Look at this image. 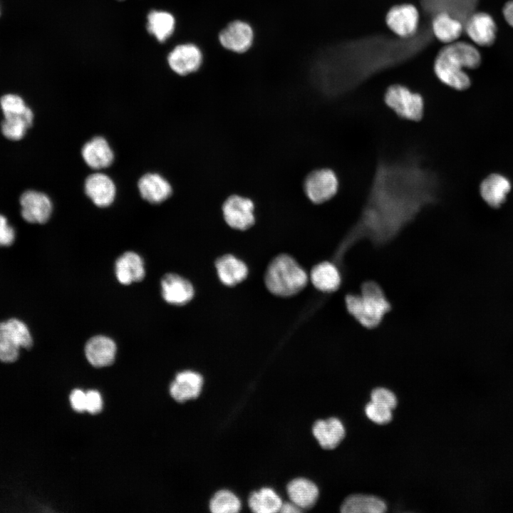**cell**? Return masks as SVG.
<instances>
[{
  "mask_svg": "<svg viewBox=\"0 0 513 513\" xmlns=\"http://www.w3.org/2000/svg\"><path fill=\"white\" fill-rule=\"evenodd\" d=\"M439 195V177L419 153L381 157L358 219L342 242L340 254L362 239L376 244L389 242L424 209L437 203Z\"/></svg>",
  "mask_w": 513,
  "mask_h": 513,
  "instance_id": "6da1fadb",
  "label": "cell"
},
{
  "mask_svg": "<svg viewBox=\"0 0 513 513\" xmlns=\"http://www.w3.org/2000/svg\"><path fill=\"white\" fill-rule=\"evenodd\" d=\"M481 63V56L472 45L464 41H454L442 48L434 63V72L445 85L455 90L467 89L470 78L463 68H476Z\"/></svg>",
  "mask_w": 513,
  "mask_h": 513,
  "instance_id": "7a4b0ae2",
  "label": "cell"
},
{
  "mask_svg": "<svg viewBox=\"0 0 513 513\" xmlns=\"http://www.w3.org/2000/svg\"><path fill=\"white\" fill-rule=\"evenodd\" d=\"M346 304L348 311L367 328L378 326L383 316L390 309V305L383 291L372 281L363 284L361 294L348 295Z\"/></svg>",
  "mask_w": 513,
  "mask_h": 513,
  "instance_id": "3957f363",
  "label": "cell"
},
{
  "mask_svg": "<svg viewBox=\"0 0 513 513\" xmlns=\"http://www.w3.org/2000/svg\"><path fill=\"white\" fill-rule=\"evenodd\" d=\"M305 271L290 256H276L269 265L265 284L275 295L289 296L299 292L307 283Z\"/></svg>",
  "mask_w": 513,
  "mask_h": 513,
  "instance_id": "277c9868",
  "label": "cell"
},
{
  "mask_svg": "<svg viewBox=\"0 0 513 513\" xmlns=\"http://www.w3.org/2000/svg\"><path fill=\"white\" fill-rule=\"evenodd\" d=\"M383 99L385 105L403 120L418 122L423 118V97L405 86L393 84L388 86Z\"/></svg>",
  "mask_w": 513,
  "mask_h": 513,
  "instance_id": "5b68a950",
  "label": "cell"
},
{
  "mask_svg": "<svg viewBox=\"0 0 513 513\" xmlns=\"http://www.w3.org/2000/svg\"><path fill=\"white\" fill-rule=\"evenodd\" d=\"M33 339L30 331L23 321L10 318L0 322V361L12 363L17 360L19 349L30 348Z\"/></svg>",
  "mask_w": 513,
  "mask_h": 513,
  "instance_id": "8992f818",
  "label": "cell"
},
{
  "mask_svg": "<svg viewBox=\"0 0 513 513\" xmlns=\"http://www.w3.org/2000/svg\"><path fill=\"white\" fill-rule=\"evenodd\" d=\"M303 187L306 196L312 203L323 204L337 194L339 179L336 172L331 168H317L305 177Z\"/></svg>",
  "mask_w": 513,
  "mask_h": 513,
  "instance_id": "52a82bcc",
  "label": "cell"
},
{
  "mask_svg": "<svg viewBox=\"0 0 513 513\" xmlns=\"http://www.w3.org/2000/svg\"><path fill=\"white\" fill-rule=\"evenodd\" d=\"M222 209L224 221L233 229L245 230L255 222L254 203L249 197L232 195L224 201Z\"/></svg>",
  "mask_w": 513,
  "mask_h": 513,
  "instance_id": "ba28073f",
  "label": "cell"
},
{
  "mask_svg": "<svg viewBox=\"0 0 513 513\" xmlns=\"http://www.w3.org/2000/svg\"><path fill=\"white\" fill-rule=\"evenodd\" d=\"M254 33L252 26L245 21L232 20L218 33V41L226 50L238 54L244 53L252 46Z\"/></svg>",
  "mask_w": 513,
  "mask_h": 513,
  "instance_id": "9c48e42d",
  "label": "cell"
},
{
  "mask_svg": "<svg viewBox=\"0 0 513 513\" xmlns=\"http://www.w3.org/2000/svg\"><path fill=\"white\" fill-rule=\"evenodd\" d=\"M21 214L29 223L43 224L50 218L53 205L49 197L35 190H27L20 197Z\"/></svg>",
  "mask_w": 513,
  "mask_h": 513,
  "instance_id": "30bf717a",
  "label": "cell"
},
{
  "mask_svg": "<svg viewBox=\"0 0 513 513\" xmlns=\"http://www.w3.org/2000/svg\"><path fill=\"white\" fill-rule=\"evenodd\" d=\"M202 61V53L194 43L177 45L167 56L169 66L180 76H187L196 72L201 67Z\"/></svg>",
  "mask_w": 513,
  "mask_h": 513,
  "instance_id": "8fae6325",
  "label": "cell"
},
{
  "mask_svg": "<svg viewBox=\"0 0 513 513\" xmlns=\"http://www.w3.org/2000/svg\"><path fill=\"white\" fill-rule=\"evenodd\" d=\"M385 21L393 33L403 38L409 37L413 35L418 28L419 13L412 4L396 5L388 11Z\"/></svg>",
  "mask_w": 513,
  "mask_h": 513,
  "instance_id": "7c38bea8",
  "label": "cell"
},
{
  "mask_svg": "<svg viewBox=\"0 0 513 513\" xmlns=\"http://www.w3.org/2000/svg\"><path fill=\"white\" fill-rule=\"evenodd\" d=\"M465 29L467 36L479 46H490L495 41L497 26L493 18L487 13L472 14L467 19Z\"/></svg>",
  "mask_w": 513,
  "mask_h": 513,
  "instance_id": "4fadbf2b",
  "label": "cell"
},
{
  "mask_svg": "<svg viewBox=\"0 0 513 513\" xmlns=\"http://www.w3.org/2000/svg\"><path fill=\"white\" fill-rule=\"evenodd\" d=\"M85 192L98 207H105L114 201L116 188L112 179L101 172L90 175L85 181Z\"/></svg>",
  "mask_w": 513,
  "mask_h": 513,
  "instance_id": "5bb4252c",
  "label": "cell"
},
{
  "mask_svg": "<svg viewBox=\"0 0 513 513\" xmlns=\"http://www.w3.org/2000/svg\"><path fill=\"white\" fill-rule=\"evenodd\" d=\"M161 293L168 304L182 306L192 299L194 289L186 279L176 274H167L162 279Z\"/></svg>",
  "mask_w": 513,
  "mask_h": 513,
  "instance_id": "9a60e30c",
  "label": "cell"
},
{
  "mask_svg": "<svg viewBox=\"0 0 513 513\" xmlns=\"http://www.w3.org/2000/svg\"><path fill=\"white\" fill-rule=\"evenodd\" d=\"M203 383V378L199 373L192 370L180 372L170 385V395L180 403L196 398L201 393Z\"/></svg>",
  "mask_w": 513,
  "mask_h": 513,
  "instance_id": "2e32d148",
  "label": "cell"
},
{
  "mask_svg": "<svg viewBox=\"0 0 513 513\" xmlns=\"http://www.w3.org/2000/svg\"><path fill=\"white\" fill-rule=\"evenodd\" d=\"M85 353L88 361L93 366H107L115 360L116 345L108 336H95L87 341Z\"/></svg>",
  "mask_w": 513,
  "mask_h": 513,
  "instance_id": "e0dca14e",
  "label": "cell"
},
{
  "mask_svg": "<svg viewBox=\"0 0 513 513\" xmlns=\"http://www.w3.org/2000/svg\"><path fill=\"white\" fill-rule=\"evenodd\" d=\"M81 154L87 165L94 170L108 167L114 160V153L108 141L100 136L88 141L82 147Z\"/></svg>",
  "mask_w": 513,
  "mask_h": 513,
  "instance_id": "ac0fdd59",
  "label": "cell"
},
{
  "mask_svg": "<svg viewBox=\"0 0 513 513\" xmlns=\"http://www.w3.org/2000/svg\"><path fill=\"white\" fill-rule=\"evenodd\" d=\"M118 281L124 285L141 281L145 274L142 259L134 252H126L118 257L115 264Z\"/></svg>",
  "mask_w": 513,
  "mask_h": 513,
  "instance_id": "d6986e66",
  "label": "cell"
},
{
  "mask_svg": "<svg viewBox=\"0 0 513 513\" xmlns=\"http://www.w3.org/2000/svg\"><path fill=\"white\" fill-rule=\"evenodd\" d=\"M312 432L321 447L331 450L336 447L345 436V428L341 421L334 417L316 420Z\"/></svg>",
  "mask_w": 513,
  "mask_h": 513,
  "instance_id": "ffe728a7",
  "label": "cell"
},
{
  "mask_svg": "<svg viewBox=\"0 0 513 513\" xmlns=\"http://www.w3.org/2000/svg\"><path fill=\"white\" fill-rule=\"evenodd\" d=\"M138 190L141 197L152 204H159L167 200L172 194L169 182L157 173H147L138 181Z\"/></svg>",
  "mask_w": 513,
  "mask_h": 513,
  "instance_id": "44dd1931",
  "label": "cell"
},
{
  "mask_svg": "<svg viewBox=\"0 0 513 513\" xmlns=\"http://www.w3.org/2000/svg\"><path fill=\"white\" fill-rule=\"evenodd\" d=\"M286 492L291 502L301 509H308L314 507L319 494L316 484L304 477L291 480L286 485Z\"/></svg>",
  "mask_w": 513,
  "mask_h": 513,
  "instance_id": "7402d4cb",
  "label": "cell"
},
{
  "mask_svg": "<svg viewBox=\"0 0 513 513\" xmlns=\"http://www.w3.org/2000/svg\"><path fill=\"white\" fill-rule=\"evenodd\" d=\"M508 179L499 174H492L481 183L480 192L482 199L491 207L497 208L506 200L510 191Z\"/></svg>",
  "mask_w": 513,
  "mask_h": 513,
  "instance_id": "603a6c76",
  "label": "cell"
},
{
  "mask_svg": "<svg viewBox=\"0 0 513 513\" xmlns=\"http://www.w3.org/2000/svg\"><path fill=\"white\" fill-rule=\"evenodd\" d=\"M216 268L221 281L227 286H234L243 281L248 270L245 264L235 256L226 254L216 261Z\"/></svg>",
  "mask_w": 513,
  "mask_h": 513,
  "instance_id": "cb8c5ba5",
  "label": "cell"
},
{
  "mask_svg": "<svg viewBox=\"0 0 513 513\" xmlns=\"http://www.w3.org/2000/svg\"><path fill=\"white\" fill-rule=\"evenodd\" d=\"M386 509V504L380 498L362 494L348 496L341 506L343 513H382Z\"/></svg>",
  "mask_w": 513,
  "mask_h": 513,
  "instance_id": "d4e9b609",
  "label": "cell"
},
{
  "mask_svg": "<svg viewBox=\"0 0 513 513\" xmlns=\"http://www.w3.org/2000/svg\"><path fill=\"white\" fill-rule=\"evenodd\" d=\"M432 27L435 37L447 44L455 41L463 29L462 21L447 12L437 14L433 19Z\"/></svg>",
  "mask_w": 513,
  "mask_h": 513,
  "instance_id": "484cf974",
  "label": "cell"
},
{
  "mask_svg": "<svg viewBox=\"0 0 513 513\" xmlns=\"http://www.w3.org/2000/svg\"><path fill=\"white\" fill-rule=\"evenodd\" d=\"M311 279L316 288L324 292L336 291L341 282L338 268L328 261L320 263L312 269Z\"/></svg>",
  "mask_w": 513,
  "mask_h": 513,
  "instance_id": "4316f807",
  "label": "cell"
},
{
  "mask_svg": "<svg viewBox=\"0 0 513 513\" xmlns=\"http://www.w3.org/2000/svg\"><path fill=\"white\" fill-rule=\"evenodd\" d=\"M282 503L280 496L269 487H262L252 492L248 499L249 507L256 513L278 512Z\"/></svg>",
  "mask_w": 513,
  "mask_h": 513,
  "instance_id": "83f0119b",
  "label": "cell"
},
{
  "mask_svg": "<svg viewBox=\"0 0 513 513\" xmlns=\"http://www.w3.org/2000/svg\"><path fill=\"white\" fill-rule=\"evenodd\" d=\"M147 29L160 42H164L173 33L175 19L169 12L154 10L147 15Z\"/></svg>",
  "mask_w": 513,
  "mask_h": 513,
  "instance_id": "f1b7e54d",
  "label": "cell"
},
{
  "mask_svg": "<svg viewBox=\"0 0 513 513\" xmlns=\"http://www.w3.org/2000/svg\"><path fill=\"white\" fill-rule=\"evenodd\" d=\"M209 510L213 513H237L242 507L238 497L227 489H221L214 493L210 499Z\"/></svg>",
  "mask_w": 513,
  "mask_h": 513,
  "instance_id": "f546056e",
  "label": "cell"
},
{
  "mask_svg": "<svg viewBox=\"0 0 513 513\" xmlns=\"http://www.w3.org/2000/svg\"><path fill=\"white\" fill-rule=\"evenodd\" d=\"M0 105L4 118L24 117L33 123V111L20 96L15 94L4 95L0 99Z\"/></svg>",
  "mask_w": 513,
  "mask_h": 513,
  "instance_id": "4dcf8cb0",
  "label": "cell"
},
{
  "mask_svg": "<svg viewBox=\"0 0 513 513\" xmlns=\"http://www.w3.org/2000/svg\"><path fill=\"white\" fill-rule=\"evenodd\" d=\"M32 123L24 117L4 118L1 123V132L5 138L11 140H19L24 138Z\"/></svg>",
  "mask_w": 513,
  "mask_h": 513,
  "instance_id": "1f68e13d",
  "label": "cell"
},
{
  "mask_svg": "<svg viewBox=\"0 0 513 513\" xmlns=\"http://www.w3.org/2000/svg\"><path fill=\"white\" fill-rule=\"evenodd\" d=\"M365 413L370 420L377 424H386L392 420L391 409L373 401L366 405Z\"/></svg>",
  "mask_w": 513,
  "mask_h": 513,
  "instance_id": "d6a6232c",
  "label": "cell"
},
{
  "mask_svg": "<svg viewBox=\"0 0 513 513\" xmlns=\"http://www.w3.org/2000/svg\"><path fill=\"white\" fill-rule=\"evenodd\" d=\"M371 401L387 407L391 410L397 405V398L395 394L385 388H376L371 392Z\"/></svg>",
  "mask_w": 513,
  "mask_h": 513,
  "instance_id": "836d02e7",
  "label": "cell"
},
{
  "mask_svg": "<svg viewBox=\"0 0 513 513\" xmlns=\"http://www.w3.org/2000/svg\"><path fill=\"white\" fill-rule=\"evenodd\" d=\"M15 239V230L6 217L0 214V246L7 247L13 244Z\"/></svg>",
  "mask_w": 513,
  "mask_h": 513,
  "instance_id": "e575fe53",
  "label": "cell"
},
{
  "mask_svg": "<svg viewBox=\"0 0 513 513\" xmlns=\"http://www.w3.org/2000/svg\"><path fill=\"white\" fill-rule=\"evenodd\" d=\"M86 411L92 414L100 412L102 409L103 402L100 393L95 390H89L86 393Z\"/></svg>",
  "mask_w": 513,
  "mask_h": 513,
  "instance_id": "d590c367",
  "label": "cell"
},
{
  "mask_svg": "<svg viewBox=\"0 0 513 513\" xmlns=\"http://www.w3.org/2000/svg\"><path fill=\"white\" fill-rule=\"evenodd\" d=\"M86 393L79 389L72 391L70 395L71 406L78 412L86 411Z\"/></svg>",
  "mask_w": 513,
  "mask_h": 513,
  "instance_id": "8d00e7d4",
  "label": "cell"
},
{
  "mask_svg": "<svg viewBox=\"0 0 513 513\" xmlns=\"http://www.w3.org/2000/svg\"><path fill=\"white\" fill-rule=\"evenodd\" d=\"M506 21L513 27V0L507 1L502 9Z\"/></svg>",
  "mask_w": 513,
  "mask_h": 513,
  "instance_id": "74e56055",
  "label": "cell"
},
{
  "mask_svg": "<svg viewBox=\"0 0 513 513\" xmlns=\"http://www.w3.org/2000/svg\"><path fill=\"white\" fill-rule=\"evenodd\" d=\"M301 511V509L292 502L282 503L279 510L280 512L283 513H296Z\"/></svg>",
  "mask_w": 513,
  "mask_h": 513,
  "instance_id": "f35d334b",
  "label": "cell"
},
{
  "mask_svg": "<svg viewBox=\"0 0 513 513\" xmlns=\"http://www.w3.org/2000/svg\"><path fill=\"white\" fill-rule=\"evenodd\" d=\"M120 1H121V0H120Z\"/></svg>",
  "mask_w": 513,
  "mask_h": 513,
  "instance_id": "ab89813d",
  "label": "cell"
}]
</instances>
